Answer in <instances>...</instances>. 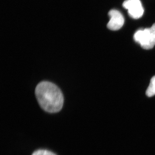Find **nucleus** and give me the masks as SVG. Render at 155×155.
I'll list each match as a JSON object with an SVG mask.
<instances>
[{"instance_id": "nucleus-2", "label": "nucleus", "mask_w": 155, "mask_h": 155, "mask_svg": "<svg viewBox=\"0 0 155 155\" xmlns=\"http://www.w3.org/2000/svg\"><path fill=\"white\" fill-rule=\"evenodd\" d=\"M134 40L143 48L151 49L155 45V23L150 28L137 31L134 35Z\"/></svg>"}, {"instance_id": "nucleus-6", "label": "nucleus", "mask_w": 155, "mask_h": 155, "mask_svg": "<svg viewBox=\"0 0 155 155\" xmlns=\"http://www.w3.org/2000/svg\"><path fill=\"white\" fill-rule=\"evenodd\" d=\"M31 155H56L52 152L46 150H38L35 151Z\"/></svg>"}, {"instance_id": "nucleus-3", "label": "nucleus", "mask_w": 155, "mask_h": 155, "mask_svg": "<svg viewBox=\"0 0 155 155\" xmlns=\"http://www.w3.org/2000/svg\"><path fill=\"white\" fill-rule=\"evenodd\" d=\"M122 5L128 10L129 16L133 19L140 18L144 13V9L140 0H126Z\"/></svg>"}, {"instance_id": "nucleus-1", "label": "nucleus", "mask_w": 155, "mask_h": 155, "mask_svg": "<svg viewBox=\"0 0 155 155\" xmlns=\"http://www.w3.org/2000/svg\"><path fill=\"white\" fill-rule=\"evenodd\" d=\"M35 93L39 104L46 112L58 113L63 107V94L54 83L48 81L41 82L37 85Z\"/></svg>"}, {"instance_id": "nucleus-5", "label": "nucleus", "mask_w": 155, "mask_h": 155, "mask_svg": "<svg viewBox=\"0 0 155 155\" xmlns=\"http://www.w3.org/2000/svg\"><path fill=\"white\" fill-rule=\"evenodd\" d=\"M146 94L147 96L151 97L155 95V76L151 79L150 82L147 89Z\"/></svg>"}, {"instance_id": "nucleus-4", "label": "nucleus", "mask_w": 155, "mask_h": 155, "mask_svg": "<svg viewBox=\"0 0 155 155\" xmlns=\"http://www.w3.org/2000/svg\"><path fill=\"white\" fill-rule=\"evenodd\" d=\"M110 20L108 22V28L110 30L116 31L120 29L124 25L125 19L122 14L116 10H111L108 13Z\"/></svg>"}]
</instances>
